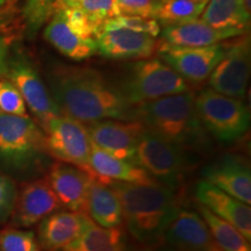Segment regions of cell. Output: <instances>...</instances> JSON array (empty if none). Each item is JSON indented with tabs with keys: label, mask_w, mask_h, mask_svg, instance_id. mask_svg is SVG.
I'll return each instance as SVG.
<instances>
[{
	"label": "cell",
	"mask_w": 251,
	"mask_h": 251,
	"mask_svg": "<svg viewBox=\"0 0 251 251\" xmlns=\"http://www.w3.org/2000/svg\"><path fill=\"white\" fill-rule=\"evenodd\" d=\"M133 163L141 166L157 184L174 191L183 185L191 165L186 150L147 128L137 143Z\"/></svg>",
	"instance_id": "cell-5"
},
{
	"label": "cell",
	"mask_w": 251,
	"mask_h": 251,
	"mask_svg": "<svg viewBox=\"0 0 251 251\" xmlns=\"http://www.w3.org/2000/svg\"><path fill=\"white\" fill-rule=\"evenodd\" d=\"M43 36L62 55L72 61H83L98 51L96 40H85L75 33L59 9L47 23Z\"/></svg>",
	"instance_id": "cell-22"
},
{
	"label": "cell",
	"mask_w": 251,
	"mask_h": 251,
	"mask_svg": "<svg viewBox=\"0 0 251 251\" xmlns=\"http://www.w3.org/2000/svg\"><path fill=\"white\" fill-rule=\"evenodd\" d=\"M164 238L176 251H221L198 213L180 208Z\"/></svg>",
	"instance_id": "cell-17"
},
{
	"label": "cell",
	"mask_w": 251,
	"mask_h": 251,
	"mask_svg": "<svg viewBox=\"0 0 251 251\" xmlns=\"http://www.w3.org/2000/svg\"><path fill=\"white\" fill-rule=\"evenodd\" d=\"M198 211L206 222L211 235L221 251H251L250 241L235 228L233 225L219 218L207 209L205 206L198 203Z\"/></svg>",
	"instance_id": "cell-26"
},
{
	"label": "cell",
	"mask_w": 251,
	"mask_h": 251,
	"mask_svg": "<svg viewBox=\"0 0 251 251\" xmlns=\"http://www.w3.org/2000/svg\"><path fill=\"white\" fill-rule=\"evenodd\" d=\"M196 199L213 214L237 228L247 240H251V208L205 180L196 185Z\"/></svg>",
	"instance_id": "cell-18"
},
{
	"label": "cell",
	"mask_w": 251,
	"mask_h": 251,
	"mask_svg": "<svg viewBox=\"0 0 251 251\" xmlns=\"http://www.w3.org/2000/svg\"><path fill=\"white\" fill-rule=\"evenodd\" d=\"M45 134L50 156L89 174L92 142L85 124L62 114L49 122Z\"/></svg>",
	"instance_id": "cell-8"
},
{
	"label": "cell",
	"mask_w": 251,
	"mask_h": 251,
	"mask_svg": "<svg viewBox=\"0 0 251 251\" xmlns=\"http://www.w3.org/2000/svg\"><path fill=\"white\" fill-rule=\"evenodd\" d=\"M109 185L120 199L122 218L135 240L150 248L161 244L180 209L176 191L159 184Z\"/></svg>",
	"instance_id": "cell-2"
},
{
	"label": "cell",
	"mask_w": 251,
	"mask_h": 251,
	"mask_svg": "<svg viewBox=\"0 0 251 251\" xmlns=\"http://www.w3.org/2000/svg\"><path fill=\"white\" fill-rule=\"evenodd\" d=\"M91 142L106 152L133 162L137 143L146 130L139 120H101L86 125Z\"/></svg>",
	"instance_id": "cell-13"
},
{
	"label": "cell",
	"mask_w": 251,
	"mask_h": 251,
	"mask_svg": "<svg viewBox=\"0 0 251 251\" xmlns=\"http://www.w3.org/2000/svg\"><path fill=\"white\" fill-rule=\"evenodd\" d=\"M199 19L216 29L243 34H247L250 25V14L242 0H208Z\"/></svg>",
	"instance_id": "cell-25"
},
{
	"label": "cell",
	"mask_w": 251,
	"mask_h": 251,
	"mask_svg": "<svg viewBox=\"0 0 251 251\" xmlns=\"http://www.w3.org/2000/svg\"><path fill=\"white\" fill-rule=\"evenodd\" d=\"M250 37L241 35L228 43L224 57L208 77V85L215 92L244 100L251 67Z\"/></svg>",
	"instance_id": "cell-10"
},
{
	"label": "cell",
	"mask_w": 251,
	"mask_h": 251,
	"mask_svg": "<svg viewBox=\"0 0 251 251\" xmlns=\"http://www.w3.org/2000/svg\"><path fill=\"white\" fill-rule=\"evenodd\" d=\"M0 251H42V249L33 231L5 228L0 230Z\"/></svg>",
	"instance_id": "cell-30"
},
{
	"label": "cell",
	"mask_w": 251,
	"mask_h": 251,
	"mask_svg": "<svg viewBox=\"0 0 251 251\" xmlns=\"http://www.w3.org/2000/svg\"><path fill=\"white\" fill-rule=\"evenodd\" d=\"M97 49L111 59H146L157 50L156 37L105 21L96 34Z\"/></svg>",
	"instance_id": "cell-12"
},
{
	"label": "cell",
	"mask_w": 251,
	"mask_h": 251,
	"mask_svg": "<svg viewBox=\"0 0 251 251\" xmlns=\"http://www.w3.org/2000/svg\"><path fill=\"white\" fill-rule=\"evenodd\" d=\"M0 114L27 117V106L17 86L7 78H0Z\"/></svg>",
	"instance_id": "cell-31"
},
{
	"label": "cell",
	"mask_w": 251,
	"mask_h": 251,
	"mask_svg": "<svg viewBox=\"0 0 251 251\" xmlns=\"http://www.w3.org/2000/svg\"><path fill=\"white\" fill-rule=\"evenodd\" d=\"M159 43L169 47H183V48H196V47H208L218 45L222 41L233 39L243 33L237 30H221L213 28L200 19L187 21L184 24L164 26L161 30Z\"/></svg>",
	"instance_id": "cell-20"
},
{
	"label": "cell",
	"mask_w": 251,
	"mask_h": 251,
	"mask_svg": "<svg viewBox=\"0 0 251 251\" xmlns=\"http://www.w3.org/2000/svg\"><path fill=\"white\" fill-rule=\"evenodd\" d=\"M62 251H126L124 229L103 228L86 215L79 236Z\"/></svg>",
	"instance_id": "cell-24"
},
{
	"label": "cell",
	"mask_w": 251,
	"mask_h": 251,
	"mask_svg": "<svg viewBox=\"0 0 251 251\" xmlns=\"http://www.w3.org/2000/svg\"><path fill=\"white\" fill-rule=\"evenodd\" d=\"M109 23L128 29L139 31V33L148 34L152 37L159 36L162 26L155 19L136 17V15H118V17L109 19Z\"/></svg>",
	"instance_id": "cell-33"
},
{
	"label": "cell",
	"mask_w": 251,
	"mask_h": 251,
	"mask_svg": "<svg viewBox=\"0 0 251 251\" xmlns=\"http://www.w3.org/2000/svg\"><path fill=\"white\" fill-rule=\"evenodd\" d=\"M197 1H208V0H197Z\"/></svg>",
	"instance_id": "cell-39"
},
{
	"label": "cell",
	"mask_w": 251,
	"mask_h": 251,
	"mask_svg": "<svg viewBox=\"0 0 251 251\" xmlns=\"http://www.w3.org/2000/svg\"><path fill=\"white\" fill-rule=\"evenodd\" d=\"M120 90L134 106L192 91L183 77L159 58L137 61Z\"/></svg>",
	"instance_id": "cell-6"
},
{
	"label": "cell",
	"mask_w": 251,
	"mask_h": 251,
	"mask_svg": "<svg viewBox=\"0 0 251 251\" xmlns=\"http://www.w3.org/2000/svg\"><path fill=\"white\" fill-rule=\"evenodd\" d=\"M57 4L79 8L96 25L98 30L105 21L119 15L117 0H58Z\"/></svg>",
	"instance_id": "cell-28"
},
{
	"label": "cell",
	"mask_w": 251,
	"mask_h": 251,
	"mask_svg": "<svg viewBox=\"0 0 251 251\" xmlns=\"http://www.w3.org/2000/svg\"><path fill=\"white\" fill-rule=\"evenodd\" d=\"M227 47L228 45L218 43L208 47L183 48L164 46L158 42L157 55L192 86L208 79L209 75L224 57Z\"/></svg>",
	"instance_id": "cell-11"
},
{
	"label": "cell",
	"mask_w": 251,
	"mask_h": 251,
	"mask_svg": "<svg viewBox=\"0 0 251 251\" xmlns=\"http://www.w3.org/2000/svg\"><path fill=\"white\" fill-rule=\"evenodd\" d=\"M57 9L62 12L68 25L75 33H77L78 35L85 40L96 39V34L98 31V28L96 27V25L90 20L89 17L83 11H80L77 7H74V6L62 4H57L56 11Z\"/></svg>",
	"instance_id": "cell-32"
},
{
	"label": "cell",
	"mask_w": 251,
	"mask_h": 251,
	"mask_svg": "<svg viewBox=\"0 0 251 251\" xmlns=\"http://www.w3.org/2000/svg\"><path fill=\"white\" fill-rule=\"evenodd\" d=\"M5 77L17 86L25 103L43 131L52 119L62 115V111L41 79L39 72L26 57L18 56L8 58Z\"/></svg>",
	"instance_id": "cell-9"
},
{
	"label": "cell",
	"mask_w": 251,
	"mask_h": 251,
	"mask_svg": "<svg viewBox=\"0 0 251 251\" xmlns=\"http://www.w3.org/2000/svg\"><path fill=\"white\" fill-rule=\"evenodd\" d=\"M207 183L220 188L247 205L251 203V170L247 159L237 155H225L202 170Z\"/></svg>",
	"instance_id": "cell-15"
},
{
	"label": "cell",
	"mask_w": 251,
	"mask_h": 251,
	"mask_svg": "<svg viewBox=\"0 0 251 251\" xmlns=\"http://www.w3.org/2000/svg\"><path fill=\"white\" fill-rule=\"evenodd\" d=\"M194 103L205 130L220 142L237 141L249 129L250 112L242 99L224 96L207 87L196 94Z\"/></svg>",
	"instance_id": "cell-4"
},
{
	"label": "cell",
	"mask_w": 251,
	"mask_h": 251,
	"mask_svg": "<svg viewBox=\"0 0 251 251\" xmlns=\"http://www.w3.org/2000/svg\"><path fill=\"white\" fill-rule=\"evenodd\" d=\"M48 153L46 134L36 121L27 117L0 114V157L15 168Z\"/></svg>",
	"instance_id": "cell-7"
},
{
	"label": "cell",
	"mask_w": 251,
	"mask_h": 251,
	"mask_svg": "<svg viewBox=\"0 0 251 251\" xmlns=\"http://www.w3.org/2000/svg\"><path fill=\"white\" fill-rule=\"evenodd\" d=\"M6 1H7V0H0V6L5 5V4H6Z\"/></svg>",
	"instance_id": "cell-37"
},
{
	"label": "cell",
	"mask_w": 251,
	"mask_h": 251,
	"mask_svg": "<svg viewBox=\"0 0 251 251\" xmlns=\"http://www.w3.org/2000/svg\"><path fill=\"white\" fill-rule=\"evenodd\" d=\"M86 215L71 211L54 212L41 221L39 243L47 251H59L79 236Z\"/></svg>",
	"instance_id": "cell-21"
},
{
	"label": "cell",
	"mask_w": 251,
	"mask_h": 251,
	"mask_svg": "<svg viewBox=\"0 0 251 251\" xmlns=\"http://www.w3.org/2000/svg\"><path fill=\"white\" fill-rule=\"evenodd\" d=\"M161 251H176L174 249H169V248H166V249H162Z\"/></svg>",
	"instance_id": "cell-38"
},
{
	"label": "cell",
	"mask_w": 251,
	"mask_h": 251,
	"mask_svg": "<svg viewBox=\"0 0 251 251\" xmlns=\"http://www.w3.org/2000/svg\"><path fill=\"white\" fill-rule=\"evenodd\" d=\"M193 91L171 94L136 107L137 120L159 137L186 151L202 152L211 140L198 117Z\"/></svg>",
	"instance_id": "cell-3"
},
{
	"label": "cell",
	"mask_w": 251,
	"mask_h": 251,
	"mask_svg": "<svg viewBox=\"0 0 251 251\" xmlns=\"http://www.w3.org/2000/svg\"><path fill=\"white\" fill-rule=\"evenodd\" d=\"M158 0H117L119 15L152 18Z\"/></svg>",
	"instance_id": "cell-35"
},
{
	"label": "cell",
	"mask_w": 251,
	"mask_h": 251,
	"mask_svg": "<svg viewBox=\"0 0 251 251\" xmlns=\"http://www.w3.org/2000/svg\"><path fill=\"white\" fill-rule=\"evenodd\" d=\"M0 28H1V27H0Z\"/></svg>",
	"instance_id": "cell-40"
},
{
	"label": "cell",
	"mask_w": 251,
	"mask_h": 251,
	"mask_svg": "<svg viewBox=\"0 0 251 251\" xmlns=\"http://www.w3.org/2000/svg\"><path fill=\"white\" fill-rule=\"evenodd\" d=\"M49 87L62 114L83 124L108 119L137 120V106L92 68L62 63L52 65Z\"/></svg>",
	"instance_id": "cell-1"
},
{
	"label": "cell",
	"mask_w": 251,
	"mask_h": 251,
	"mask_svg": "<svg viewBox=\"0 0 251 251\" xmlns=\"http://www.w3.org/2000/svg\"><path fill=\"white\" fill-rule=\"evenodd\" d=\"M9 47H11V41L8 37L0 36V78H4L7 72Z\"/></svg>",
	"instance_id": "cell-36"
},
{
	"label": "cell",
	"mask_w": 251,
	"mask_h": 251,
	"mask_svg": "<svg viewBox=\"0 0 251 251\" xmlns=\"http://www.w3.org/2000/svg\"><path fill=\"white\" fill-rule=\"evenodd\" d=\"M57 197L47 178H41L24 185L17 196L13 209V224L28 228L41 222L47 216L61 208Z\"/></svg>",
	"instance_id": "cell-16"
},
{
	"label": "cell",
	"mask_w": 251,
	"mask_h": 251,
	"mask_svg": "<svg viewBox=\"0 0 251 251\" xmlns=\"http://www.w3.org/2000/svg\"><path fill=\"white\" fill-rule=\"evenodd\" d=\"M17 196L14 181L7 176L0 175V224L6 221L13 213Z\"/></svg>",
	"instance_id": "cell-34"
},
{
	"label": "cell",
	"mask_w": 251,
	"mask_h": 251,
	"mask_svg": "<svg viewBox=\"0 0 251 251\" xmlns=\"http://www.w3.org/2000/svg\"><path fill=\"white\" fill-rule=\"evenodd\" d=\"M87 214L91 220L103 228L121 227V202L111 185L93 179L87 196Z\"/></svg>",
	"instance_id": "cell-23"
},
{
	"label": "cell",
	"mask_w": 251,
	"mask_h": 251,
	"mask_svg": "<svg viewBox=\"0 0 251 251\" xmlns=\"http://www.w3.org/2000/svg\"><path fill=\"white\" fill-rule=\"evenodd\" d=\"M47 180L62 207L87 215V196L93 178L86 171L67 163L56 162L50 168Z\"/></svg>",
	"instance_id": "cell-14"
},
{
	"label": "cell",
	"mask_w": 251,
	"mask_h": 251,
	"mask_svg": "<svg viewBox=\"0 0 251 251\" xmlns=\"http://www.w3.org/2000/svg\"><path fill=\"white\" fill-rule=\"evenodd\" d=\"M206 4L197 0H158L152 19L161 26L184 24L199 19Z\"/></svg>",
	"instance_id": "cell-27"
},
{
	"label": "cell",
	"mask_w": 251,
	"mask_h": 251,
	"mask_svg": "<svg viewBox=\"0 0 251 251\" xmlns=\"http://www.w3.org/2000/svg\"><path fill=\"white\" fill-rule=\"evenodd\" d=\"M58 0H26L23 8V17L27 31L34 36L48 23L55 13Z\"/></svg>",
	"instance_id": "cell-29"
},
{
	"label": "cell",
	"mask_w": 251,
	"mask_h": 251,
	"mask_svg": "<svg viewBox=\"0 0 251 251\" xmlns=\"http://www.w3.org/2000/svg\"><path fill=\"white\" fill-rule=\"evenodd\" d=\"M89 175L102 184L113 181L127 184H157L141 166L118 158L92 143L89 158Z\"/></svg>",
	"instance_id": "cell-19"
}]
</instances>
